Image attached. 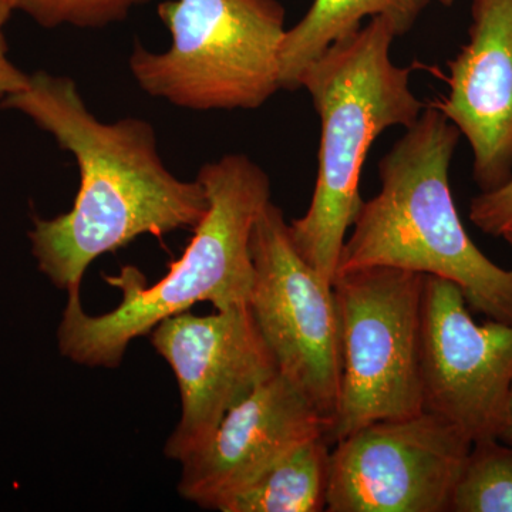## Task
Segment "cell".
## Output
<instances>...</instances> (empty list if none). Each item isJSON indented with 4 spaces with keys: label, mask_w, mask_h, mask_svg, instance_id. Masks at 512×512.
<instances>
[{
    "label": "cell",
    "mask_w": 512,
    "mask_h": 512,
    "mask_svg": "<svg viewBox=\"0 0 512 512\" xmlns=\"http://www.w3.org/2000/svg\"><path fill=\"white\" fill-rule=\"evenodd\" d=\"M2 106L49 133L79 168L72 210L35 218L29 232L37 268L67 295L80 293L84 272L101 255L141 235L163 238L194 229L207 214L204 187L165 167L154 127L137 117L97 119L70 77L29 74L28 86Z\"/></svg>",
    "instance_id": "1"
},
{
    "label": "cell",
    "mask_w": 512,
    "mask_h": 512,
    "mask_svg": "<svg viewBox=\"0 0 512 512\" xmlns=\"http://www.w3.org/2000/svg\"><path fill=\"white\" fill-rule=\"evenodd\" d=\"M197 180L207 192V214L192 229L190 244L157 284L147 285L136 266L106 276L123 299L116 309L90 316L80 293L67 295L57 346L77 365L116 369L134 339L153 332L158 323L211 302L217 311L248 306L254 279L252 229L271 202L268 174L245 154H225L205 163Z\"/></svg>",
    "instance_id": "2"
},
{
    "label": "cell",
    "mask_w": 512,
    "mask_h": 512,
    "mask_svg": "<svg viewBox=\"0 0 512 512\" xmlns=\"http://www.w3.org/2000/svg\"><path fill=\"white\" fill-rule=\"evenodd\" d=\"M460 138L437 107H424L380 161L382 188L357 212L338 275L389 266L437 276L461 289L471 311L512 325V269L474 244L451 194L450 165Z\"/></svg>",
    "instance_id": "3"
},
{
    "label": "cell",
    "mask_w": 512,
    "mask_h": 512,
    "mask_svg": "<svg viewBox=\"0 0 512 512\" xmlns=\"http://www.w3.org/2000/svg\"><path fill=\"white\" fill-rule=\"evenodd\" d=\"M396 37L393 23L377 16L302 74L301 89L311 94L322 128L311 205L289 231L302 258L330 285L365 201L359 185L370 147L389 128L412 127L426 107L410 87L412 70L393 63Z\"/></svg>",
    "instance_id": "4"
},
{
    "label": "cell",
    "mask_w": 512,
    "mask_h": 512,
    "mask_svg": "<svg viewBox=\"0 0 512 512\" xmlns=\"http://www.w3.org/2000/svg\"><path fill=\"white\" fill-rule=\"evenodd\" d=\"M157 12L170 49L136 45L128 59L148 96L187 110H254L282 89L278 0H165Z\"/></svg>",
    "instance_id": "5"
},
{
    "label": "cell",
    "mask_w": 512,
    "mask_h": 512,
    "mask_svg": "<svg viewBox=\"0 0 512 512\" xmlns=\"http://www.w3.org/2000/svg\"><path fill=\"white\" fill-rule=\"evenodd\" d=\"M424 282L426 275L389 266L336 276L342 380L326 436L330 446L367 424L424 412Z\"/></svg>",
    "instance_id": "6"
},
{
    "label": "cell",
    "mask_w": 512,
    "mask_h": 512,
    "mask_svg": "<svg viewBox=\"0 0 512 512\" xmlns=\"http://www.w3.org/2000/svg\"><path fill=\"white\" fill-rule=\"evenodd\" d=\"M251 258L254 279L248 308L278 372L333 420L342 380V335L333 285L299 254L284 211L272 201L256 218Z\"/></svg>",
    "instance_id": "7"
},
{
    "label": "cell",
    "mask_w": 512,
    "mask_h": 512,
    "mask_svg": "<svg viewBox=\"0 0 512 512\" xmlns=\"http://www.w3.org/2000/svg\"><path fill=\"white\" fill-rule=\"evenodd\" d=\"M471 440L421 412L367 424L330 451L329 512H450Z\"/></svg>",
    "instance_id": "8"
},
{
    "label": "cell",
    "mask_w": 512,
    "mask_h": 512,
    "mask_svg": "<svg viewBox=\"0 0 512 512\" xmlns=\"http://www.w3.org/2000/svg\"><path fill=\"white\" fill-rule=\"evenodd\" d=\"M421 382L426 412L451 421L471 443L500 439L512 384L511 323H477L456 284L426 275Z\"/></svg>",
    "instance_id": "9"
},
{
    "label": "cell",
    "mask_w": 512,
    "mask_h": 512,
    "mask_svg": "<svg viewBox=\"0 0 512 512\" xmlns=\"http://www.w3.org/2000/svg\"><path fill=\"white\" fill-rule=\"evenodd\" d=\"M151 343L180 389V421L164 447L178 463L207 446L225 414L278 373L248 306L178 313L158 323Z\"/></svg>",
    "instance_id": "10"
},
{
    "label": "cell",
    "mask_w": 512,
    "mask_h": 512,
    "mask_svg": "<svg viewBox=\"0 0 512 512\" xmlns=\"http://www.w3.org/2000/svg\"><path fill=\"white\" fill-rule=\"evenodd\" d=\"M330 424L295 384L275 373L225 414L207 446L181 463L178 493L218 511L293 448L328 436Z\"/></svg>",
    "instance_id": "11"
},
{
    "label": "cell",
    "mask_w": 512,
    "mask_h": 512,
    "mask_svg": "<svg viewBox=\"0 0 512 512\" xmlns=\"http://www.w3.org/2000/svg\"><path fill=\"white\" fill-rule=\"evenodd\" d=\"M467 45L448 62L450 93L434 103L473 150L481 192L512 177V0H473Z\"/></svg>",
    "instance_id": "12"
},
{
    "label": "cell",
    "mask_w": 512,
    "mask_h": 512,
    "mask_svg": "<svg viewBox=\"0 0 512 512\" xmlns=\"http://www.w3.org/2000/svg\"><path fill=\"white\" fill-rule=\"evenodd\" d=\"M431 0H313L311 9L286 29L279 50L281 86L301 89L302 74L333 43L362 28L365 18L389 19L397 35L413 28Z\"/></svg>",
    "instance_id": "13"
},
{
    "label": "cell",
    "mask_w": 512,
    "mask_h": 512,
    "mask_svg": "<svg viewBox=\"0 0 512 512\" xmlns=\"http://www.w3.org/2000/svg\"><path fill=\"white\" fill-rule=\"evenodd\" d=\"M330 443L305 441L221 505V512H322L328 495Z\"/></svg>",
    "instance_id": "14"
},
{
    "label": "cell",
    "mask_w": 512,
    "mask_h": 512,
    "mask_svg": "<svg viewBox=\"0 0 512 512\" xmlns=\"http://www.w3.org/2000/svg\"><path fill=\"white\" fill-rule=\"evenodd\" d=\"M450 512H512V448L500 439L476 441L451 498Z\"/></svg>",
    "instance_id": "15"
},
{
    "label": "cell",
    "mask_w": 512,
    "mask_h": 512,
    "mask_svg": "<svg viewBox=\"0 0 512 512\" xmlns=\"http://www.w3.org/2000/svg\"><path fill=\"white\" fill-rule=\"evenodd\" d=\"M148 0H10L43 28L73 26L79 29L106 28L121 22L136 6Z\"/></svg>",
    "instance_id": "16"
},
{
    "label": "cell",
    "mask_w": 512,
    "mask_h": 512,
    "mask_svg": "<svg viewBox=\"0 0 512 512\" xmlns=\"http://www.w3.org/2000/svg\"><path fill=\"white\" fill-rule=\"evenodd\" d=\"M470 221L491 237H503L512 228V177L503 187L480 192L471 200Z\"/></svg>",
    "instance_id": "17"
},
{
    "label": "cell",
    "mask_w": 512,
    "mask_h": 512,
    "mask_svg": "<svg viewBox=\"0 0 512 512\" xmlns=\"http://www.w3.org/2000/svg\"><path fill=\"white\" fill-rule=\"evenodd\" d=\"M13 12L10 0H0V101L22 92L29 83V74L23 73L8 56L5 26Z\"/></svg>",
    "instance_id": "18"
},
{
    "label": "cell",
    "mask_w": 512,
    "mask_h": 512,
    "mask_svg": "<svg viewBox=\"0 0 512 512\" xmlns=\"http://www.w3.org/2000/svg\"><path fill=\"white\" fill-rule=\"evenodd\" d=\"M500 440L512 448V384L510 392V400H508V419L507 426L501 434Z\"/></svg>",
    "instance_id": "19"
},
{
    "label": "cell",
    "mask_w": 512,
    "mask_h": 512,
    "mask_svg": "<svg viewBox=\"0 0 512 512\" xmlns=\"http://www.w3.org/2000/svg\"><path fill=\"white\" fill-rule=\"evenodd\" d=\"M503 238L505 239V241L508 242V244L511 245L512 247V228L511 229H508V231H505L504 234H503Z\"/></svg>",
    "instance_id": "20"
},
{
    "label": "cell",
    "mask_w": 512,
    "mask_h": 512,
    "mask_svg": "<svg viewBox=\"0 0 512 512\" xmlns=\"http://www.w3.org/2000/svg\"><path fill=\"white\" fill-rule=\"evenodd\" d=\"M437 2L444 6H451L454 2H456V0H437Z\"/></svg>",
    "instance_id": "21"
}]
</instances>
